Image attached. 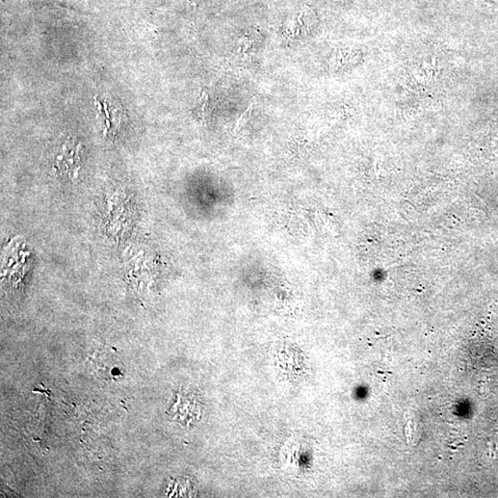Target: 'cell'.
<instances>
[{"label": "cell", "mask_w": 498, "mask_h": 498, "mask_svg": "<svg viewBox=\"0 0 498 498\" xmlns=\"http://www.w3.org/2000/svg\"><path fill=\"white\" fill-rule=\"evenodd\" d=\"M92 371L101 380H117L124 375L123 363L110 354H99L90 362Z\"/></svg>", "instance_id": "1"}, {"label": "cell", "mask_w": 498, "mask_h": 498, "mask_svg": "<svg viewBox=\"0 0 498 498\" xmlns=\"http://www.w3.org/2000/svg\"><path fill=\"white\" fill-rule=\"evenodd\" d=\"M254 104L251 103L250 106L247 109V110L240 117V118L235 122L234 125V131H240L250 119L252 110H253Z\"/></svg>", "instance_id": "2"}, {"label": "cell", "mask_w": 498, "mask_h": 498, "mask_svg": "<svg viewBox=\"0 0 498 498\" xmlns=\"http://www.w3.org/2000/svg\"><path fill=\"white\" fill-rule=\"evenodd\" d=\"M200 111L203 120L211 116V108H209V100L207 93H203L200 98Z\"/></svg>", "instance_id": "3"}]
</instances>
